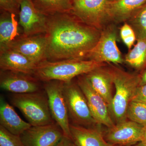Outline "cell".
Segmentation results:
<instances>
[{
  "instance_id": "2e32d148",
  "label": "cell",
  "mask_w": 146,
  "mask_h": 146,
  "mask_svg": "<svg viewBox=\"0 0 146 146\" xmlns=\"http://www.w3.org/2000/svg\"><path fill=\"white\" fill-rule=\"evenodd\" d=\"M36 67L31 60L16 51L8 49L0 52L1 70L32 75Z\"/></svg>"
},
{
  "instance_id": "5bb4252c",
  "label": "cell",
  "mask_w": 146,
  "mask_h": 146,
  "mask_svg": "<svg viewBox=\"0 0 146 146\" xmlns=\"http://www.w3.org/2000/svg\"><path fill=\"white\" fill-rule=\"evenodd\" d=\"M31 76L1 70L0 87L3 90L13 94H27L40 91L38 80Z\"/></svg>"
},
{
  "instance_id": "7c38bea8",
  "label": "cell",
  "mask_w": 146,
  "mask_h": 146,
  "mask_svg": "<svg viewBox=\"0 0 146 146\" xmlns=\"http://www.w3.org/2000/svg\"><path fill=\"white\" fill-rule=\"evenodd\" d=\"M24 55L36 65L46 60L47 39L46 34L18 36L11 44L9 48Z\"/></svg>"
},
{
  "instance_id": "9c48e42d",
  "label": "cell",
  "mask_w": 146,
  "mask_h": 146,
  "mask_svg": "<svg viewBox=\"0 0 146 146\" xmlns=\"http://www.w3.org/2000/svg\"><path fill=\"white\" fill-rule=\"evenodd\" d=\"M78 77L76 82L86 97L97 125H102L108 128L114 126L115 123L111 117L108 105L104 99L91 87L85 74Z\"/></svg>"
},
{
  "instance_id": "6da1fadb",
  "label": "cell",
  "mask_w": 146,
  "mask_h": 146,
  "mask_svg": "<svg viewBox=\"0 0 146 146\" xmlns=\"http://www.w3.org/2000/svg\"><path fill=\"white\" fill-rule=\"evenodd\" d=\"M101 31L72 12L46 16V60H86Z\"/></svg>"
},
{
  "instance_id": "5b68a950",
  "label": "cell",
  "mask_w": 146,
  "mask_h": 146,
  "mask_svg": "<svg viewBox=\"0 0 146 146\" xmlns=\"http://www.w3.org/2000/svg\"><path fill=\"white\" fill-rule=\"evenodd\" d=\"M120 39L117 25L110 23L101 31L99 39L86 57V60L117 65L124 63L117 45Z\"/></svg>"
},
{
  "instance_id": "52a82bcc",
  "label": "cell",
  "mask_w": 146,
  "mask_h": 146,
  "mask_svg": "<svg viewBox=\"0 0 146 146\" xmlns=\"http://www.w3.org/2000/svg\"><path fill=\"white\" fill-rule=\"evenodd\" d=\"M114 0H72V13L86 25L102 31L110 23L109 5Z\"/></svg>"
},
{
  "instance_id": "603a6c76",
  "label": "cell",
  "mask_w": 146,
  "mask_h": 146,
  "mask_svg": "<svg viewBox=\"0 0 146 146\" xmlns=\"http://www.w3.org/2000/svg\"><path fill=\"white\" fill-rule=\"evenodd\" d=\"M132 28L137 40L146 37V4L126 22Z\"/></svg>"
},
{
  "instance_id": "83f0119b",
  "label": "cell",
  "mask_w": 146,
  "mask_h": 146,
  "mask_svg": "<svg viewBox=\"0 0 146 146\" xmlns=\"http://www.w3.org/2000/svg\"><path fill=\"white\" fill-rule=\"evenodd\" d=\"M132 101L141 102L146 104V84L138 87Z\"/></svg>"
},
{
  "instance_id": "30bf717a",
  "label": "cell",
  "mask_w": 146,
  "mask_h": 146,
  "mask_svg": "<svg viewBox=\"0 0 146 146\" xmlns=\"http://www.w3.org/2000/svg\"><path fill=\"white\" fill-rule=\"evenodd\" d=\"M143 126L127 120L116 124L103 133L105 140L115 146H132L142 141Z\"/></svg>"
},
{
  "instance_id": "ac0fdd59",
  "label": "cell",
  "mask_w": 146,
  "mask_h": 146,
  "mask_svg": "<svg viewBox=\"0 0 146 146\" xmlns=\"http://www.w3.org/2000/svg\"><path fill=\"white\" fill-rule=\"evenodd\" d=\"M146 4V0H114L109 5L110 23L118 25L127 22Z\"/></svg>"
},
{
  "instance_id": "f1b7e54d",
  "label": "cell",
  "mask_w": 146,
  "mask_h": 146,
  "mask_svg": "<svg viewBox=\"0 0 146 146\" xmlns=\"http://www.w3.org/2000/svg\"><path fill=\"white\" fill-rule=\"evenodd\" d=\"M55 146H77L71 138L64 135L61 141Z\"/></svg>"
},
{
  "instance_id": "7402d4cb",
  "label": "cell",
  "mask_w": 146,
  "mask_h": 146,
  "mask_svg": "<svg viewBox=\"0 0 146 146\" xmlns=\"http://www.w3.org/2000/svg\"><path fill=\"white\" fill-rule=\"evenodd\" d=\"M124 57V63L141 73L146 68V37L137 40Z\"/></svg>"
},
{
  "instance_id": "4dcf8cb0",
  "label": "cell",
  "mask_w": 146,
  "mask_h": 146,
  "mask_svg": "<svg viewBox=\"0 0 146 146\" xmlns=\"http://www.w3.org/2000/svg\"><path fill=\"white\" fill-rule=\"evenodd\" d=\"M141 142L146 145V127H144L143 133Z\"/></svg>"
},
{
  "instance_id": "e0dca14e",
  "label": "cell",
  "mask_w": 146,
  "mask_h": 146,
  "mask_svg": "<svg viewBox=\"0 0 146 146\" xmlns=\"http://www.w3.org/2000/svg\"><path fill=\"white\" fill-rule=\"evenodd\" d=\"M71 138L77 146H115L105 139L99 127H87L70 124Z\"/></svg>"
},
{
  "instance_id": "f546056e",
  "label": "cell",
  "mask_w": 146,
  "mask_h": 146,
  "mask_svg": "<svg viewBox=\"0 0 146 146\" xmlns=\"http://www.w3.org/2000/svg\"><path fill=\"white\" fill-rule=\"evenodd\" d=\"M140 86L146 84V68L140 73Z\"/></svg>"
},
{
  "instance_id": "d6986e66",
  "label": "cell",
  "mask_w": 146,
  "mask_h": 146,
  "mask_svg": "<svg viewBox=\"0 0 146 146\" xmlns=\"http://www.w3.org/2000/svg\"><path fill=\"white\" fill-rule=\"evenodd\" d=\"M0 125L10 133L19 136L32 126L20 117L2 96L0 98Z\"/></svg>"
},
{
  "instance_id": "3957f363",
  "label": "cell",
  "mask_w": 146,
  "mask_h": 146,
  "mask_svg": "<svg viewBox=\"0 0 146 146\" xmlns=\"http://www.w3.org/2000/svg\"><path fill=\"white\" fill-rule=\"evenodd\" d=\"M106 63L81 59H67L51 61L45 60L36 65L33 75L44 82L58 80L70 82L73 79L85 74Z\"/></svg>"
},
{
  "instance_id": "ba28073f",
  "label": "cell",
  "mask_w": 146,
  "mask_h": 146,
  "mask_svg": "<svg viewBox=\"0 0 146 146\" xmlns=\"http://www.w3.org/2000/svg\"><path fill=\"white\" fill-rule=\"evenodd\" d=\"M63 85L64 82L58 80L46 82L44 89L53 119L60 127L64 135L71 138V123L63 95Z\"/></svg>"
},
{
  "instance_id": "9a60e30c",
  "label": "cell",
  "mask_w": 146,
  "mask_h": 146,
  "mask_svg": "<svg viewBox=\"0 0 146 146\" xmlns=\"http://www.w3.org/2000/svg\"><path fill=\"white\" fill-rule=\"evenodd\" d=\"M106 65L96 68L85 75L91 87L107 103L110 110L113 98L112 88L114 83Z\"/></svg>"
},
{
  "instance_id": "4fadbf2b",
  "label": "cell",
  "mask_w": 146,
  "mask_h": 146,
  "mask_svg": "<svg viewBox=\"0 0 146 146\" xmlns=\"http://www.w3.org/2000/svg\"><path fill=\"white\" fill-rule=\"evenodd\" d=\"M20 2L19 23L22 27L23 35L29 36L46 33V16L37 11L32 0H20Z\"/></svg>"
},
{
  "instance_id": "cb8c5ba5",
  "label": "cell",
  "mask_w": 146,
  "mask_h": 146,
  "mask_svg": "<svg viewBox=\"0 0 146 146\" xmlns=\"http://www.w3.org/2000/svg\"><path fill=\"white\" fill-rule=\"evenodd\" d=\"M127 118L130 121L146 127V104L131 101L128 106Z\"/></svg>"
},
{
  "instance_id": "8992f818",
  "label": "cell",
  "mask_w": 146,
  "mask_h": 146,
  "mask_svg": "<svg viewBox=\"0 0 146 146\" xmlns=\"http://www.w3.org/2000/svg\"><path fill=\"white\" fill-rule=\"evenodd\" d=\"M63 95L72 124L87 127L97 125L93 118L86 97L77 83L64 82Z\"/></svg>"
},
{
  "instance_id": "8fae6325",
  "label": "cell",
  "mask_w": 146,
  "mask_h": 146,
  "mask_svg": "<svg viewBox=\"0 0 146 146\" xmlns=\"http://www.w3.org/2000/svg\"><path fill=\"white\" fill-rule=\"evenodd\" d=\"M64 135L60 127L55 122L31 126L20 136L25 146H55Z\"/></svg>"
},
{
  "instance_id": "484cf974",
  "label": "cell",
  "mask_w": 146,
  "mask_h": 146,
  "mask_svg": "<svg viewBox=\"0 0 146 146\" xmlns=\"http://www.w3.org/2000/svg\"><path fill=\"white\" fill-rule=\"evenodd\" d=\"M120 39L129 50L132 48L137 41L136 34L132 28L127 22L123 23L119 30Z\"/></svg>"
},
{
  "instance_id": "44dd1931",
  "label": "cell",
  "mask_w": 146,
  "mask_h": 146,
  "mask_svg": "<svg viewBox=\"0 0 146 146\" xmlns=\"http://www.w3.org/2000/svg\"><path fill=\"white\" fill-rule=\"evenodd\" d=\"M37 11L46 16L72 12V0H32Z\"/></svg>"
},
{
  "instance_id": "4316f807",
  "label": "cell",
  "mask_w": 146,
  "mask_h": 146,
  "mask_svg": "<svg viewBox=\"0 0 146 146\" xmlns=\"http://www.w3.org/2000/svg\"><path fill=\"white\" fill-rule=\"evenodd\" d=\"M1 10L19 16L21 9L20 0H0Z\"/></svg>"
},
{
  "instance_id": "1f68e13d",
  "label": "cell",
  "mask_w": 146,
  "mask_h": 146,
  "mask_svg": "<svg viewBox=\"0 0 146 146\" xmlns=\"http://www.w3.org/2000/svg\"><path fill=\"white\" fill-rule=\"evenodd\" d=\"M132 146H146V145L143 143H141V142H140V143H138Z\"/></svg>"
},
{
  "instance_id": "277c9868",
  "label": "cell",
  "mask_w": 146,
  "mask_h": 146,
  "mask_svg": "<svg viewBox=\"0 0 146 146\" xmlns=\"http://www.w3.org/2000/svg\"><path fill=\"white\" fill-rule=\"evenodd\" d=\"M10 100L12 104L20 110L32 126L55 123L50 111L46 94L45 95L40 91L13 94Z\"/></svg>"
},
{
  "instance_id": "ffe728a7",
  "label": "cell",
  "mask_w": 146,
  "mask_h": 146,
  "mask_svg": "<svg viewBox=\"0 0 146 146\" xmlns=\"http://www.w3.org/2000/svg\"><path fill=\"white\" fill-rule=\"evenodd\" d=\"M15 15L1 10L0 15V52L9 48L11 44L21 36Z\"/></svg>"
},
{
  "instance_id": "d4e9b609",
  "label": "cell",
  "mask_w": 146,
  "mask_h": 146,
  "mask_svg": "<svg viewBox=\"0 0 146 146\" xmlns=\"http://www.w3.org/2000/svg\"><path fill=\"white\" fill-rule=\"evenodd\" d=\"M0 146H25L21 136L15 135L0 125Z\"/></svg>"
},
{
  "instance_id": "7a4b0ae2",
  "label": "cell",
  "mask_w": 146,
  "mask_h": 146,
  "mask_svg": "<svg viewBox=\"0 0 146 146\" xmlns=\"http://www.w3.org/2000/svg\"><path fill=\"white\" fill-rule=\"evenodd\" d=\"M107 64L116 89L110 111L117 124L127 119L128 106L140 86V74L128 72L119 68V65Z\"/></svg>"
}]
</instances>
